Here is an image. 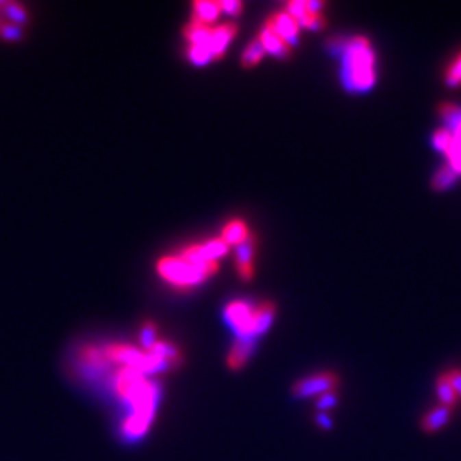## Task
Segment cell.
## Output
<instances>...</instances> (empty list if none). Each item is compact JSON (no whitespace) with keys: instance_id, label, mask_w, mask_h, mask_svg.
I'll list each match as a JSON object with an SVG mask.
<instances>
[{"instance_id":"1","label":"cell","mask_w":461,"mask_h":461,"mask_svg":"<svg viewBox=\"0 0 461 461\" xmlns=\"http://www.w3.org/2000/svg\"><path fill=\"white\" fill-rule=\"evenodd\" d=\"M113 386L118 397L127 401L130 414L147 422H154L155 410L161 397V388L158 383L149 379L145 374L130 367H120L113 377Z\"/></svg>"},{"instance_id":"2","label":"cell","mask_w":461,"mask_h":461,"mask_svg":"<svg viewBox=\"0 0 461 461\" xmlns=\"http://www.w3.org/2000/svg\"><path fill=\"white\" fill-rule=\"evenodd\" d=\"M337 45V50L344 55L342 64V82L347 91L364 92L369 91L376 82V55L369 40L364 36H353L349 40H342Z\"/></svg>"},{"instance_id":"3","label":"cell","mask_w":461,"mask_h":461,"mask_svg":"<svg viewBox=\"0 0 461 461\" xmlns=\"http://www.w3.org/2000/svg\"><path fill=\"white\" fill-rule=\"evenodd\" d=\"M158 273L161 275V279H164L171 286L179 287V289L199 286V284H202L203 280L210 277L209 272H205L203 269H199V266L190 265L179 255L162 256V258H159Z\"/></svg>"},{"instance_id":"4","label":"cell","mask_w":461,"mask_h":461,"mask_svg":"<svg viewBox=\"0 0 461 461\" xmlns=\"http://www.w3.org/2000/svg\"><path fill=\"white\" fill-rule=\"evenodd\" d=\"M338 376L332 371H325V373L311 374V376L303 377V379L296 381L292 386V395L296 398H310L318 397V395L330 393L335 391L338 386Z\"/></svg>"},{"instance_id":"5","label":"cell","mask_w":461,"mask_h":461,"mask_svg":"<svg viewBox=\"0 0 461 461\" xmlns=\"http://www.w3.org/2000/svg\"><path fill=\"white\" fill-rule=\"evenodd\" d=\"M224 316L238 338H255L253 337L255 306L245 301H232L224 310Z\"/></svg>"},{"instance_id":"6","label":"cell","mask_w":461,"mask_h":461,"mask_svg":"<svg viewBox=\"0 0 461 461\" xmlns=\"http://www.w3.org/2000/svg\"><path fill=\"white\" fill-rule=\"evenodd\" d=\"M265 26L270 27L275 34H279V36L282 38L287 45H290V47L296 45L297 40H299L301 26L287 10H279V12L272 14V16L266 19Z\"/></svg>"},{"instance_id":"7","label":"cell","mask_w":461,"mask_h":461,"mask_svg":"<svg viewBox=\"0 0 461 461\" xmlns=\"http://www.w3.org/2000/svg\"><path fill=\"white\" fill-rule=\"evenodd\" d=\"M238 33V24L234 23H226L219 24V26H214L212 31V40H210L209 50L212 53L214 58H221L226 51V48L229 47L232 38Z\"/></svg>"},{"instance_id":"8","label":"cell","mask_w":461,"mask_h":461,"mask_svg":"<svg viewBox=\"0 0 461 461\" xmlns=\"http://www.w3.org/2000/svg\"><path fill=\"white\" fill-rule=\"evenodd\" d=\"M258 40L260 43H262L265 53L273 55V57L277 58H287L290 53H292V47L287 45L286 41H284L279 34L273 33L270 27L263 26V29L260 31L258 34Z\"/></svg>"},{"instance_id":"9","label":"cell","mask_w":461,"mask_h":461,"mask_svg":"<svg viewBox=\"0 0 461 461\" xmlns=\"http://www.w3.org/2000/svg\"><path fill=\"white\" fill-rule=\"evenodd\" d=\"M255 338H236V342L232 344L229 350V356H227V366L232 371H238L241 367H245V364L248 362L249 357L255 352Z\"/></svg>"},{"instance_id":"10","label":"cell","mask_w":461,"mask_h":461,"mask_svg":"<svg viewBox=\"0 0 461 461\" xmlns=\"http://www.w3.org/2000/svg\"><path fill=\"white\" fill-rule=\"evenodd\" d=\"M451 415H453V408L445 407V405H439V407L432 408V410H429L427 414L422 417V421H421L422 431L427 432V434H434V432L441 431L443 427H446V425L449 424Z\"/></svg>"},{"instance_id":"11","label":"cell","mask_w":461,"mask_h":461,"mask_svg":"<svg viewBox=\"0 0 461 461\" xmlns=\"http://www.w3.org/2000/svg\"><path fill=\"white\" fill-rule=\"evenodd\" d=\"M179 256H182L185 262H188L190 265L203 269L205 272H209L210 275H214V273L217 272V269H219L217 262H212V260L207 258V255L202 249V242H197V245H190L186 246V248H183L182 251H179Z\"/></svg>"},{"instance_id":"12","label":"cell","mask_w":461,"mask_h":461,"mask_svg":"<svg viewBox=\"0 0 461 461\" xmlns=\"http://www.w3.org/2000/svg\"><path fill=\"white\" fill-rule=\"evenodd\" d=\"M277 308L272 301H266V303L258 304L255 306V320H253V337H260V335L265 334L273 323V318H275Z\"/></svg>"},{"instance_id":"13","label":"cell","mask_w":461,"mask_h":461,"mask_svg":"<svg viewBox=\"0 0 461 461\" xmlns=\"http://www.w3.org/2000/svg\"><path fill=\"white\" fill-rule=\"evenodd\" d=\"M212 31L214 26H210V24H203L200 21L192 19V23L185 29V38L190 41V45L209 48L210 40H212Z\"/></svg>"},{"instance_id":"14","label":"cell","mask_w":461,"mask_h":461,"mask_svg":"<svg viewBox=\"0 0 461 461\" xmlns=\"http://www.w3.org/2000/svg\"><path fill=\"white\" fill-rule=\"evenodd\" d=\"M221 10L219 2H214V0H197L193 3V19L200 21L203 24H210L212 26L217 21Z\"/></svg>"},{"instance_id":"15","label":"cell","mask_w":461,"mask_h":461,"mask_svg":"<svg viewBox=\"0 0 461 461\" xmlns=\"http://www.w3.org/2000/svg\"><path fill=\"white\" fill-rule=\"evenodd\" d=\"M221 238H223L229 246H239L241 242H245L246 239L251 238V232H249L245 221L236 219V221H231V223H227L226 226H224Z\"/></svg>"},{"instance_id":"16","label":"cell","mask_w":461,"mask_h":461,"mask_svg":"<svg viewBox=\"0 0 461 461\" xmlns=\"http://www.w3.org/2000/svg\"><path fill=\"white\" fill-rule=\"evenodd\" d=\"M436 393H438L441 405H445V407L453 408L458 403V395H456L455 388H453L451 381H449L448 373L439 374L438 381H436Z\"/></svg>"},{"instance_id":"17","label":"cell","mask_w":461,"mask_h":461,"mask_svg":"<svg viewBox=\"0 0 461 461\" xmlns=\"http://www.w3.org/2000/svg\"><path fill=\"white\" fill-rule=\"evenodd\" d=\"M81 359L84 360V364L91 369H105L108 367L110 360L106 357L105 349H99V347H82L81 349Z\"/></svg>"},{"instance_id":"18","label":"cell","mask_w":461,"mask_h":461,"mask_svg":"<svg viewBox=\"0 0 461 461\" xmlns=\"http://www.w3.org/2000/svg\"><path fill=\"white\" fill-rule=\"evenodd\" d=\"M456 179H458V173L446 162L445 166H441V168L436 171L434 178H432L431 182V186L432 190H436V192H445V190L451 188V186L455 185Z\"/></svg>"},{"instance_id":"19","label":"cell","mask_w":461,"mask_h":461,"mask_svg":"<svg viewBox=\"0 0 461 461\" xmlns=\"http://www.w3.org/2000/svg\"><path fill=\"white\" fill-rule=\"evenodd\" d=\"M202 249L207 255V258L212 260V262H219L223 256L229 253V245L223 238H212L209 241L202 242Z\"/></svg>"},{"instance_id":"20","label":"cell","mask_w":461,"mask_h":461,"mask_svg":"<svg viewBox=\"0 0 461 461\" xmlns=\"http://www.w3.org/2000/svg\"><path fill=\"white\" fill-rule=\"evenodd\" d=\"M263 55H265V50H263L262 43H260V40L256 38V40H253L251 43L245 48V51H242V57H241L242 67H246V68L255 67L256 64L262 62Z\"/></svg>"},{"instance_id":"21","label":"cell","mask_w":461,"mask_h":461,"mask_svg":"<svg viewBox=\"0 0 461 461\" xmlns=\"http://www.w3.org/2000/svg\"><path fill=\"white\" fill-rule=\"evenodd\" d=\"M439 115L446 123V128H449L451 132L461 123V108L453 105V103H441L439 105Z\"/></svg>"},{"instance_id":"22","label":"cell","mask_w":461,"mask_h":461,"mask_svg":"<svg viewBox=\"0 0 461 461\" xmlns=\"http://www.w3.org/2000/svg\"><path fill=\"white\" fill-rule=\"evenodd\" d=\"M253 256H255V239L253 236L236 246V266H246L253 265Z\"/></svg>"},{"instance_id":"23","label":"cell","mask_w":461,"mask_h":461,"mask_svg":"<svg viewBox=\"0 0 461 461\" xmlns=\"http://www.w3.org/2000/svg\"><path fill=\"white\" fill-rule=\"evenodd\" d=\"M432 144H434V147L438 149V151L448 154V152L451 151L453 144H455V134L446 127L439 128V130H436L434 137H432Z\"/></svg>"},{"instance_id":"24","label":"cell","mask_w":461,"mask_h":461,"mask_svg":"<svg viewBox=\"0 0 461 461\" xmlns=\"http://www.w3.org/2000/svg\"><path fill=\"white\" fill-rule=\"evenodd\" d=\"M0 9L3 10L7 17L12 21L14 24H21L26 23L27 21V12L21 3L17 2H0Z\"/></svg>"},{"instance_id":"25","label":"cell","mask_w":461,"mask_h":461,"mask_svg":"<svg viewBox=\"0 0 461 461\" xmlns=\"http://www.w3.org/2000/svg\"><path fill=\"white\" fill-rule=\"evenodd\" d=\"M445 82L448 88H458L461 86V53L449 64L445 74Z\"/></svg>"},{"instance_id":"26","label":"cell","mask_w":461,"mask_h":461,"mask_svg":"<svg viewBox=\"0 0 461 461\" xmlns=\"http://www.w3.org/2000/svg\"><path fill=\"white\" fill-rule=\"evenodd\" d=\"M188 58L195 65H207L212 60V53L207 47H197V45H190L188 48Z\"/></svg>"},{"instance_id":"27","label":"cell","mask_w":461,"mask_h":461,"mask_svg":"<svg viewBox=\"0 0 461 461\" xmlns=\"http://www.w3.org/2000/svg\"><path fill=\"white\" fill-rule=\"evenodd\" d=\"M158 342V328H155L154 323H151V321H147V323H144V327H142L140 330V344L144 345V349L147 350L149 347H152Z\"/></svg>"},{"instance_id":"28","label":"cell","mask_w":461,"mask_h":461,"mask_svg":"<svg viewBox=\"0 0 461 461\" xmlns=\"http://www.w3.org/2000/svg\"><path fill=\"white\" fill-rule=\"evenodd\" d=\"M448 164L455 169L456 173H461V140L455 137V144H453L451 151L448 152Z\"/></svg>"},{"instance_id":"29","label":"cell","mask_w":461,"mask_h":461,"mask_svg":"<svg viewBox=\"0 0 461 461\" xmlns=\"http://www.w3.org/2000/svg\"><path fill=\"white\" fill-rule=\"evenodd\" d=\"M23 36V29L19 24H0V38L9 41H16Z\"/></svg>"},{"instance_id":"30","label":"cell","mask_w":461,"mask_h":461,"mask_svg":"<svg viewBox=\"0 0 461 461\" xmlns=\"http://www.w3.org/2000/svg\"><path fill=\"white\" fill-rule=\"evenodd\" d=\"M337 403H338L337 393H335V391H330V393H325V395H321L320 398H318L316 408H318V410H321V412H325V414H327V410L337 407Z\"/></svg>"},{"instance_id":"31","label":"cell","mask_w":461,"mask_h":461,"mask_svg":"<svg viewBox=\"0 0 461 461\" xmlns=\"http://www.w3.org/2000/svg\"><path fill=\"white\" fill-rule=\"evenodd\" d=\"M219 5L221 10H224L226 14H231V16H238L242 10V3L238 2V0H223V2H219Z\"/></svg>"},{"instance_id":"32","label":"cell","mask_w":461,"mask_h":461,"mask_svg":"<svg viewBox=\"0 0 461 461\" xmlns=\"http://www.w3.org/2000/svg\"><path fill=\"white\" fill-rule=\"evenodd\" d=\"M446 373H448L449 381H451L453 388H455L456 395H458V398H460L461 397V369H458V367H455V369L446 371Z\"/></svg>"},{"instance_id":"33","label":"cell","mask_w":461,"mask_h":461,"mask_svg":"<svg viewBox=\"0 0 461 461\" xmlns=\"http://www.w3.org/2000/svg\"><path fill=\"white\" fill-rule=\"evenodd\" d=\"M316 422L321 429H332V421L325 412H320V414L316 415Z\"/></svg>"}]
</instances>
